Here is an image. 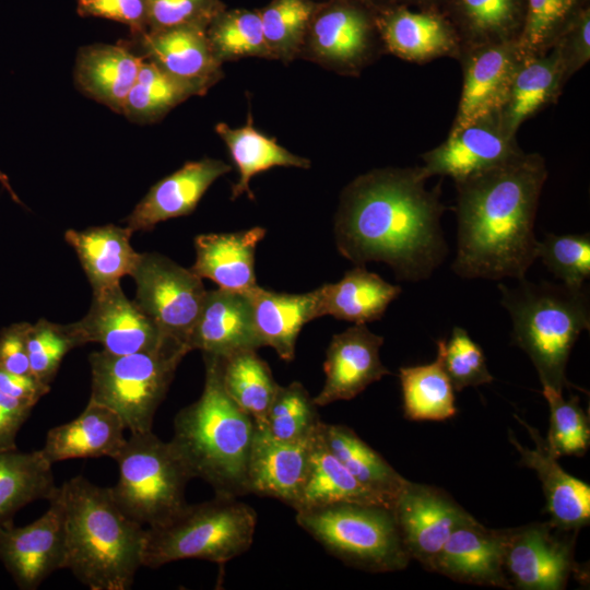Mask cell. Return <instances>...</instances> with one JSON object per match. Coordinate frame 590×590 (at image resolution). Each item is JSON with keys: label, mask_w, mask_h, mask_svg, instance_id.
<instances>
[{"label": "cell", "mask_w": 590, "mask_h": 590, "mask_svg": "<svg viewBox=\"0 0 590 590\" xmlns=\"http://www.w3.org/2000/svg\"><path fill=\"white\" fill-rule=\"evenodd\" d=\"M422 166L362 174L342 191L334 219L339 252L356 266L387 263L398 280L428 279L445 260L440 185L425 187Z\"/></svg>", "instance_id": "cell-1"}, {"label": "cell", "mask_w": 590, "mask_h": 590, "mask_svg": "<svg viewBox=\"0 0 590 590\" xmlns=\"http://www.w3.org/2000/svg\"><path fill=\"white\" fill-rule=\"evenodd\" d=\"M546 178L544 158L522 152L455 182L458 243L451 269L457 275L526 278L538 258L534 221Z\"/></svg>", "instance_id": "cell-2"}, {"label": "cell", "mask_w": 590, "mask_h": 590, "mask_svg": "<svg viewBox=\"0 0 590 590\" xmlns=\"http://www.w3.org/2000/svg\"><path fill=\"white\" fill-rule=\"evenodd\" d=\"M66 523L64 568L91 590H129L143 567L145 529L126 516L109 487L82 475L60 485Z\"/></svg>", "instance_id": "cell-3"}, {"label": "cell", "mask_w": 590, "mask_h": 590, "mask_svg": "<svg viewBox=\"0 0 590 590\" xmlns=\"http://www.w3.org/2000/svg\"><path fill=\"white\" fill-rule=\"evenodd\" d=\"M203 361L202 393L176 414L169 441L192 479L210 484L215 495L239 498L249 494L247 470L256 424L225 391L219 357L203 354Z\"/></svg>", "instance_id": "cell-4"}, {"label": "cell", "mask_w": 590, "mask_h": 590, "mask_svg": "<svg viewBox=\"0 0 590 590\" xmlns=\"http://www.w3.org/2000/svg\"><path fill=\"white\" fill-rule=\"evenodd\" d=\"M498 290L512 321V342L529 356L542 386L559 391L576 388L566 367L580 333L590 329L589 287L524 278L516 287L499 284Z\"/></svg>", "instance_id": "cell-5"}, {"label": "cell", "mask_w": 590, "mask_h": 590, "mask_svg": "<svg viewBox=\"0 0 590 590\" xmlns=\"http://www.w3.org/2000/svg\"><path fill=\"white\" fill-rule=\"evenodd\" d=\"M256 524L255 509L235 497L187 504L168 522L145 529L143 567L188 558L225 564L248 551Z\"/></svg>", "instance_id": "cell-6"}, {"label": "cell", "mask_w": 590, "mask_h": 590, "mask_svg": "<svg viewBox=\"0 0 590 590\" xmlns=\"http://www.w3.org/2000/svg\"><path fill=\"white\" fill-rule=\"evenodd\" d=\"M295 519L328 553L357 569L397 571L411 560L391 507L335 503L297 510Z\"/></svg>", "instance_id": "cell-7"}, {"label": "cell", "mask_w": 590, "mask_h": 590, "mask_svg": "<svg viewBox=\"0 0 590 590\" xmlns=\"http://www.w3.org/2000/svg\"><path fill=\"white\" fill-rule=\"evenodd\" d=\"M114 460L119 476L109 491L132 520L158 527L187 506L185 489L192 477L170 441H163L153 430L130 433Z\"/></svg>", "instance_id": "cell-8"}, {"label": "cell", "mask_w": 590, "mask_h": 590, "mask_svg": "<svg viewBox=\"0 0 590 590\" xmlns=\"http://www.w3.org/2000/svg\"><path fill=\"white\" fill-rule=\"evenodd\" d=\"M189 352L177 342L128 355L93 352L90 400L114 411L130 433L152 430L154 415Z\"/></svg>", "instance_id": "cell-9"}, {"label": "cell", "mask_w": 590, "mask_h": 590, "mask_svg": "<svg viewBox=\"0 0 590 590\" xmlns=\"http://www.w3.org/2000/svg\"><path fill=\"white\" fill-rule=\"evenodd\" d=\"M382 51L373 4L321 0L300 55L341 74L357 75Z\"/></svg>", "instance_id": "cell-10"}, {"label": "cell", "mask_w": 590, "mask_h": 590, "mask_svg": "<svg viewBox=\"0 0 590 590\" xmlns=\"http://www.w3.org/2000/svg\"><path fill=\"white\" fill-rule=\"evenodd\" d=\"M134 303L169 339L189 349L206 290L202 279L157 252H140L131 273Z\"/></svg>", "instance_id": "cell-11"}, {"label": "cell", "mask_w": 590, "mask_h": 590, "mask_svg": "<svg viewBox=\"0 0 590 590\" xmlns=\"http://www.w3.org/2000/svg\"><path fill=\"white\" fill-rule=\"evenodd\" d=\"M504 569L512 589L563 590L571 575H579L575 560L578 532L565 531L550 521L500 529Z\"/></svg>", "instance_id": "cell-12"}, {"label": "cell", "mask_w": 590, "mask_h": 590, "mask_svg": "<svg viewBox=\"0 0 590 590\" xmlns=\"http://www.w3.org/2000/svg\"><path fill=\"white\" fill-rule=\"evenodd\" d=\"M48 509L35 521L0 528V562L21 590L37 589L52 573L64 568L66 523L60 486Z\"/></svg>", "instance_id": "cell-13"}, {"label": "cell", "mask_w": 590, "mask_h": 590, "mask_svg": "<svg viewBox=\"0 0 590 590\" xmlns=\"http://www.w3.org/2000/svg\"><path fill=\"white\" fill-rule=\"evenodd\" d=\"M524 59L518 40L461 48L462 90L451 128L500 115Z\"/></svg>", "instance_id": "cell-14"}, {"label": "cell", "mask_w": 590, "mask_h": 590, "mask_svg": "<svg viewBox=\"0 0 590 590\" xmlns=\"http://www.w3.org/2000/svg\"><path fill=\"white\" fill-rule=\"evenodd\" d=\"M392 510L411 559L430 571L453 529L472 516L444 489L409 480Z\"/></svg>", "instance_id": "cell-15"}, {"label": "cell", "mask_w": 590, "mask_h": 590, "mask_svg": "<svg viewBox=\"0 0 590 590\" xmlns=\"http://www.w3.org/2000/svg\"><path fill=\"white\" fill-rule=\"evenodd\" d=\"M523 151L516 134L504 126L500 115L485 117L459 128L421 155L425 175L448 176L455 182L498 166Z\"/></svg>", "instance_id": "cell-16"}, {"label": "cell", "mask_w": 590, "mask_h": 590, "mask_svg": "<svg viewBox=\"0 0 590 590\" xmlns=\"http://www.w3.org/2000/svg\"><path fill=\"white\" fill-rule=\"evenodd\" d=\"M74 324L84 344L98 343L115 355L156 351L176 342L125 295L120 284L94 292L87 314Z\"/></svg>", "instance_id": "cell-17"}, {"label": "cell", "mask_w": 590, "mask_h": 590, "mask_svg": "<svg viewBox=\"0 0 590 590\" xmlns=\"http://www.w3.org/2000/svg\"><path fill=\"white\" fill-rule=\"evenodd\" d=\"M374 9L385 51L416 63L441 57L459 58V36L441 11L402 5H374Z\"/></svg>", "instance_id": "cell-18"}, {"label": "cell", "mask_w": 590, "mask_h": 590, "mask_svg": "<svg viewBox=\"0 0 590 590\" xmlns=\"http://www.w3.org/2000/svg\"><path fill=\"white\" fill-rule=\"evenodd\" d=\"M382 344L384 338L366 324H354L334 334L323 363L326 381L314 402L324 406L351 400L370 384L390 375L379 356Z\"/></svg>", "instance_id": "cell-19"}, {"label": "cell", "mask_w": 590, "mask_h": 590, "mask_svg": "<svg viewBox=\"0 0 590 590\" xmlns=\"http://www.w3.org/2000/svg\"><path fill=\"white\" fill-rule=\"evenodd\" d=\"M315 435L284 441L256 427L248 460V493L273 497L296 509L307 480Z\"/></svg>", "instance_id": "cell-20"}, {"label": "cell", "mask_w": 590, "mask_h": 590, "mask_svg": "<svg viewBox=\"0 0 590 590\" xmlns=\"http://www.w3.org/2000/svg\"><path fill=\"white\" fill-rule=\"evenodd\" d=\"M432 571L458 582L512 589L504 569L502 531L486 528L473 516L453 529Z\"/></svg>", "instance_id": "cell-21"}, {"label": "cell", "mask_w": 590, "mask_h": 590, "mask_svg": "<svg viewBox=\"0 0 590 590\" xmlns=\"http://www.w3.org/2000/svg\"><path fill=\"white\" fill-rule=\"evenodd\" d=\"M232 169L227 163L204 157L182 167L153 185L125 219L134 232H148L160 222L189 215L210 186Z\"/></svg>", "instance_id": "cell-22"}, {"label": "cell", "mask_w": 590, "mask_h": 590, "mask_svg": "<svg viewBox=\"0 0 590 590\" xmlns=\"http://www.w3.org/2000/svg\"><path fill=\"white\" fill-rule=\"evenodd\" d=\"M524 426L535 448L523 447L509 432V441L520 455V463L534 470L541 481L545 497V510L550 522L565 531L578 532L590 522V486L568 474L553 457L544 438L524 420L515 415Z\"/></svg>", "instance_id": "cell-23"}, {"label": "cell", "mask_w": 590, "mask_h": 590, "mask_svg": "<svg viewBox=\"0 0 590 590\" xmlns=\"http://www.w3.org/2000/svg\"><path fill=\"white\" fill-rule=\"evenodd\" d=\"M188 345L190 351L219 357L263 347L248 294L220 287L206 291Z\"/></svg>", "instance_id": "cell-24"}, {"label": "cell", "mask_w": 590, "mask_h": 590, "mask_svg": "<svg viewBox=\"0 0 590 590\" xmlns=\"http://www.w3.org/2000/svg\"><path fill=\"white\" fill-rule=\"evenodd\" d=\"M206 28L182 25L139 35L144 58L179 79L210 87L223 75L222 62L210 45Z\"/></svg>", "instance_id": "cell-25"}, {"label": "cell", "mask_w": 590, "mask_h": 590, "mask_svg": "<svg viewBox=\"0 0 590 590\" xmlns=\"http://www.w3.org/2000/svg\"><path fill=\"white\" fill-rule=\"evenodd\" d=\"M125 429L114 411L90 400L79 416L47 433L40 451L51 464L70 459H114L127 439Z\"/></svg>", "instance_id": "cell-26"}, {"label": "cell", "mask_w": 590, "mask_h": 590, "mask_svg": "<svg viewBox=\"0 0 590 590\" xmlns=\"http://www.w3.org/2000/svg\"><path fill=\"white\" fill-rule=\"evenodd\" d=\"M266 229L256 226L234 233L201 234L194 238L196 260L190 270L220 288L248 292L256 286L255 253Z\"/></svg>", "instance_id": "cell-27"}, {"label": "cell", "mask_w": 590, "mask_h": 590, "mask_svg": "<svg viewBox=\"0 0 590 590\" xmlns=\"http://www.w3.org/2000/svg\"><path fill=\"white\" fill-rule=\"evenodd\" d=\"M143 61V57L118 45L84 46L76 54L74 82L87 97L122 114Z\"/></svg>", "instance_id": "cell-28"}, {"label": "cell", "mask_w": 590, "mask_h": 590, "mask_svg": "<svg viewBox=\"0 0 590 590\" xmlns=\"http://www.w3.org/2000/svg\"><path fill=\"white\" fill-rule=\"evenodd\" d=\"M132 234L129 227L114 224L64 233V239L75 250L93 293L120 284L125 275H131L140 257L130 244Z\"/></svg>", "instance_id": "cell-29"}, {"label": "cell", "mask_w": 590, "mask_h": 590, "mask_svg": "<svg viewBox=\"0 0 590 590\" xmlns=\"http://www.w3.org/2000/svg\"><path fill=\"white\" fill-rule=\"evenodd\" d=\"M246 293L252 305L255 326L262 346L272 347L283 361H293L302 328L318 318V290L288 294L258 285Z\"/></svg>", "instance_id": "cell-30"}, {"label": "cell", "mask_w": 590, "mask_h": 590, "mask_svg": "<svg viewBox=\"0 0 590 590\" xmlns=\"http://www.w3.org/2000/svg\"><path fill=\"white\" fill-rule=\"evenodd\" d=\"M317 290L318 318L329 315L354 324L379 320L402 292L399 285L369 272L365 266H356L339 282L323 284Z\"/></svg>", "instance_id": "cell-31"}, {"label": "cell", "mask_w": 590, "mask_h": 590, "mask_svg": "<svg viewBox=\"0 0 590 590\" xmlns=\"http://www.w3.org/2000/svg\"><path fill=\"white\" fill-rule=\"evenodd\" d=\"M440 11L455 27L461 48L519 39L526 0H445Z\"/></svg>", "instance_id": "cell-32"}, {"label": "cell", "mask_w": 590, "mask_h": 590, "mask_svg": "<svg viewBox=\"0 0 590 590\" xmlns=\"http://www.w3.org/2000/svg\"><path fill=\"white\" fill-rule=\"evenodd\" d=\"M568 79L563 61L554 49L526 58L500 113L507 130L516 134L523 121L555 103Z\"/></svg>", "instance_id": "cell-33"}, {"label": "cell", "mask_w": 590, "mask_h": 590, "mask_svg": "<svg viewBox=\"0 0 590 590\" xmlns=\"http://www.w3.org/2000/svg\"><path fill=\"white\" fill-rule=\"evenodd\" d=\"M215 132L226 144L231 157L238 170V180L232 186V200L246 193L251 200L255 196L250 189L251 178L275 166L309 168L308 158L296 155L274 138H269L253 126L251 114H248L246 125L232 128L225 122L215 125Z\"/></svg>", "instance_id": "cell-34"}, {"label": "cell", "mask_w": 590, "mask_h": 590, "mask_svg": "<svg viewBox=\"0 0 590 590\" xmlns=\"http://www.w3.org/2000/svg\"><path fill=\"white\" fill-rule=\"evenodd\" d=\"M57 489L52 464L40 449L0 450V528L12 524L15 514L27 504L49 500Z\"/></svg>", "instance_id": "cell-35"}, {"label": "cell", "mask_w": 590, "mask_h": 590, "mask_svg": "<svg viewBox=\"0 0 590 590\" xmlns=\"http://www.w3.org/2000/svg\"><path fill=\"white\" fill-rule=\"evenodd\" d=\"M321 435L327 447L346 470L392 508L406 479L350 427L322 422Z\"/></svg>", "instance_id": "cell-36"}, {"label": "cell", "mask_w": 590, "mask_h": 590, "mask_svg": "<svg viewBox=\"0 0 590 590\" xmlns=\"http://www.w3.org/2000/svg\"><path fill=\"white\" fill-rule=\"evenodd\" d=\"M335 503L388 506L365 488L330 451L320 426L312 441L309 471L295 511Z\"/></svg>", "instance_id": "cell-37"}, {"label": "cell", "mask_w": 590, "mask_h": 590, "mask_svg": "<svg viewBox=\"0 0 590 590\" xmlns=\"http://www.w3.org/2000/svg\"><path fill=\"white\" fill-rule=\"evenodd\" d=\"M219 365L221 380L229 398L253 420L258 429H266L267 415L279 386L270 366L257 350H243L219 357Z\"/></svg>", "instance_id": "cell-38"}, {"label": "cell", "mask_w": 590, "mask_h": 590, "mask_svg": "<svg viewBox=\"0 0 590 590\" xmlns=\"http://www.w3.org/2000/svg\"><path fill=\"white\" fill-rule=\"evenodd\" d=\"M209 88L203 83L174 76L144 58L122 115L137 123H152L189 97L205 94Z\"/></svg>", "instance_id": "cell-39"}, {"label": "cell", "mask_w": 590, "mask_h": 590, "mask_svg": "<svg viewBox=\"0 0 590 590\" xmlns=\"http://www.w3.org/2000/svg\"><path fill=\"white\" fill-rule=\"evenodd\" d=\"M404 416L411 421H445L457 413L455 389L440 358L399 368Z\"/></svg>", "instance_id": "cell-40"}, {"label": "cell", "mask_w": 590, "mask_h": 590, "mask_svg": "<svg viewBox=\"0 0 590 590\" xmlns=\"http://www.w3.org/2000/svg\"><path fill=\"white\" fill-rule=\"evenodd\" d=\"M321 0H271L258 10L271 59L288 62L300 55Z\"/></svg>", "instance_id": "cell-41"}, {"label": "cell", "mask_w": 590, "mask_h": 590, "mask_svg": "<svg viewBox=\"0 0 590 590\" xmlns=\"http://www.w3.org/2000/svg\"><path fill=\"white\" fill-rule=\"evenodd\" d=\"M206 35L222 63L247 57L271 59L258 10L225 9L209 24Z\"/></svg>", "instance_id": "cell-42"}, {"label": "cell", "mask_w": 590, "mask_h": 590, "mask_svg": "<svg viewBox=\"0 0 590 590\" xmlns=\"http://www.w3.org/2000/svg\"><path fill=\"white\" fill-rule=\"evenodd\" d=\"M307 389L293 381L278 386L270 405L266 429L279 440L293 441L314 436L322 423L318 410Z\"/></svg>", "instance_id": "cell-43"}, {"label": "cell", "mask_w": 590, "mask_h": 590, "mask_svg": "<svg viewBox=\"0 0 590 590\" xmlns=\"http://www.w3.org/2000/svg\"><path fill=\"white\" fill-rule=\"evenodd\" d=\"M542 394L550 406V427L544 438L548 452L556 459L583 456L590 446V427L579 398L566 400L563 391L545 385Z\"/></svg>", "instance_id": "cell-44"}, {"label": "cell", "mask_w": 590, "mask_h": 590, "mask_svg": "<svg viewBox=\"0 0 590 590\" xmlns=\"http://www.w3.org/2000/svg\"><path fill=\"white\" fill-rule=\"evenodd\" d=\"M589 0H526V16L518 45L526 58L546 54L555 39Z\"/></svg>", "instance_id": "cell-45"}, {"label": "cell", "mask_w": 590, "mask_h": 590, "mask_svg": "<svg viewBox=\"0 0 590 590\" xmlns=\"http://www.w3.org/2000/svg\"><path fill=\"white\" fill-rule=\"evenodd\" d=\"M32 375L50 386L63 357L73 349L84 345L74 322L59 324L39 319L30 324L26 338Z\"/></svg>", "instance_id": "cell-46"}, {"label": "cell", "mask_w": 590, "mask_h": 590, "mask_svg": "<svg viewBox=\"0 0 590 590\" xmlns=\"http://www.w3.org/2000/svg\"><path fill=\"white\" fill-rule=\"evenodd\" d=\"M536 256L563 284L582 287L590 276V234H547Z\"/></svg>", "instance_id": "cell-47"}, {"label": "cell", "mask_w": 590, "mask_h": 590, "mask_svg": "<svg viewBox=\"0 0 590 590\" xmlns=\"http://www.w3.org/2000/svg\"><path fill=\"white\" fill-rule=\"evenodd\" d=\"M436 343L437 356L456 391L494 380L482 347L471 339L465 329L455 327L448 340H438Z\"/></svg>", "instance_id": "cell-48"}, {"label": "cell", "mask_w": 590, "mask_h": 590, "mask_svg": "<svg viewBox=\"0 0 590 590\" xmlns=\"http://www.w3.org/2000/svg\"><path fill=\"white\" fill-rule=\"evenodd\" d=\"M225 9L221 0H148V31L182 25L208 27Z\"/></svg>", "instance_id": "cell-49"}, {"label": "cell", "mask_w": 590, "mask_h": 590, "mask_svg": "<svg viewBox=\"0 0 590 590\" xmlns=\"http://www.w3.org/2000/svg\"><path fill=\"white\" fill-rule=\"evenodd\" d=\"M551 49L563 61L568 78L590 59V7L580 8L562 30Z\"/></svg>", "instance_id": "cell-50"}, {"label": "cell", "mask_w": 590, "mask_h": 590, "mask_svg": "<svg viewBox=\"0 0 590 590\" xmlns=\"http://www.w3.org/2000/svg\"><path fill=\"white\" fill-rule=\"evenodd\" d=\"M78 12L122 23L135 36L148 31V0H78Z\"/></svg>", "instance_id": "cell-51"}, {"label": "cell", "mask_w": 590, "mask_h": 590, "mask_svg": "<svg viewBox=\"0 0 590 590\" xmlns=\"http://www.w3.org/2000/svg\"><path fill=\"white\" fill-rule=\"evenodd\" d=\"M30 324L17 322L1 330L0 368L13 374L32 375L26 344Z\"/></svg>", "instance_id": "cell-52"}, {"label": "cell", "mask_w": 590, "mask_h": 590, "mask_svg": "<svg viewBox=\"0 0 590 590\" xmlns=\"http://www.w3.org/2000/svg\"><path fill=\"white\" fill-rule=\"evenodd\" d=\"M34 405L0 393V450L16 448V435Z\"/></svg>", "instance_id": "cell-53"}, {"label": "cell", "mask_w": 590, "mask_h": 590, "mask_svg": "<svg viewBox=\"0 0 590 590\" xmlns=\"http://www.w3.org/2000/svg\"><path fill=\"white\" fill-rule=\"evenodd\" d=\"M50 390L32 375H19L0 368V393L35 405Z\"/></svg>", "instance_id": "cell-54"}, {"label": "cell", "mask_w": 590, "mask_h": 590, "mask_svg": "<svg viewBox=\"0 0 590 590\" xmlns=\"http://www.w3.org/2000/svg\"><path fill=\"white\" fill-rule=\"evenodd\" d=\"M445 0H371L375 7H408L420 10H439Z\"/></svg>", "instance_id": "cell-55"}, {"label": "cell", "mask_w": 590, "mask_h": 590, "mask_svg": "<svg viewBox=\"0 0 590 590\" xmlns=\"http://www.w3.org/2000/svg\"><path fill=\"white\" fill-rule=\"evenodd\" d=\"M0 184L2 185V187L9 192V194L11 196V198L13 199V201H15L16 203L19 204H22V201L19 199V197L16 196V193L14 192V190L12 189L10 182H9V179L8 177L4 175V173H2L0 170Z\"/></svg>", "instance_id": "cell-56"}, {"label": "cell", "mask_w": 590, "mask_h": 590, "mask_svg": "<svg viewBox=\"0 0 590 590\" xmlns=\"http://www.w3.org/2000/svg\"><path fill=\"white\" fill-rule=\"evenodd\" d=\"M358 1H362V2H365V3H368V4H371V0H358Z\"/></svg>", "instance_id": "cell-57"}]
</instances>
